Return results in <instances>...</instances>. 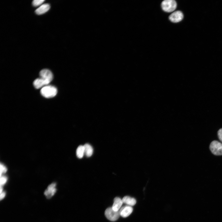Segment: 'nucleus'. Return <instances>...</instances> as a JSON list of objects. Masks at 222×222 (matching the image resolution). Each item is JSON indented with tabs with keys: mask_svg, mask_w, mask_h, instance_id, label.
<instances>
[{
	"mask_svg": "<svg viewBox=\"0 0 222 222\" xmlns=\"http://www.w3.org/2000/svg\"><path fill=\"white\" fill-rule=\"evenodd\" d=\"M56 88L52 86H47L42 88L41 91V95L46 98H50L55 97L57 94Z\"/></svg>",
	"mask_w": 222,
	"mask_h": 222,
	"instance_id": "1",
	"label": "nucleus"
},
{
	"mask_svg": "<svg viewBox=\"0 0 222 222\" xmlns=\"http://www.w3.org/2000/svg\"><path fill=\"white\" fill-rule=\"evenodd\" d=\"M162 10L165 12L171 13L174 11L177 7V4L174 0H165L162 3Z\"/></svg>",
	"mask_w": 222,
	"mask_h": 222,
	"instance_id": "2",
	"label": "nucleus"
},
{
	"mask_svg": "<svg viewBox=\"0 0 222 222\" xmlns=\"http://www.w3.org/2000/svg\"><path fill=\"white\" fill-rule=\"evenodd\" d=\"M212 153L216 155H222V143L216 141H212L210 146Z\"/></svg>",
	"mask_w": 222,
	"mask_h": 222,
	"instance_id": "3",
	"label": "nucleus"
},
{
	"mask_svg": "<svg viewBox=\"0 0 222 222\" xmlns=\"http://www.w3.org/2000/svg\"><path fill=\"white\" fill-rule=\"evenodd\" d=\"M105 214L107 219L112 221L117 220L120 216L119 211H115L112 208V207L107 208L106 210Z\"/></svg>",
	"mask_w": 222,
	"mask_h": 222,
	"instance_id": "4",
	"label": "nucleus"
},
{
	"mask_svg": "<svg viewBox=\"0 0 222 222\" xmlns=\"http://www.w3.org/2000/svg\"><path fill=\"white\" fill-rule=\"evenodd\" d=\"M40 78L43 80L48 84L53 80V75L52 72L48 69H43L40 72Z\"/></svg>",
	"mask_w": 222,
	"mask_h": 222,
	"instance_id": "5",
	"label": "nucleus"
},
{
	"mask_svg": "<svg viewBox=\"0 0 222 222\" xmlns=\"http://www.w3.org/2000/svg\"><path fill=\"white\" fill-rule=\"evenodd\" d=\"M184 18L182 13L177 11L172 14L169 17V20L172 22L177 23L182 21Z\"/></svg>",
	"mask_w": 222,
	"mask_h": 222,
	"instance_id": "6",
	"label": "nucleus"
},
{
	"mask_svg": "<svg viewBox=\"0 0 222 222\" xmlns=\"http://www.w3.org/2000/svg\"><path fill=\"white\" fill-rule=\"evenodd\" d=\"M133 208L130 206L126 205L121 208L119 212L120 215L123 217L128 216L132 212Z\"/></svg>",
	"mask_w": 222,
	"mask_h": 222,
	"instance_id": "7",
	"label": "nucleus"
},
{
	"mask_svg": "<svg viewBox=\"0 0 222 222\" xmlns=\"http://www.w3.org/2000/svg\"><path fill=\"white\" fill-rule=\"evenodd\" d=\"M56 185L53 183L50 185L45 192V195L48 198L51 197L56 193Z\"/></svg>",
	"mask_w": 222,
	"mask_h": 222,
	"instance_id": "8",
	"label": "nucleus"
},
{
	"mask_svg": "<svg viewBox=\"0 0 222 222\" xmlns=\"http://www.w3.org/2000/svg\"><path fill=\"white\" fill-rule=\"evenodd\" d=\"M123 203L122 200L120 198L116 197L114 200V202L112 207V208L115 211H119L121 208Z\"/></svg>",
	"mask_w": 222,
	"mask_h": 222,
	"instance_id": "9",
	"label": "nucleus"
},
{
	"mask_svg": "<svg viewBox=\"0 0 222 222\" xmlns=\"http://www.w3.org/2000/svg\"><path fill=\"white\" fill-rule=\"evenodd\" d=\"M50 6L49 4H44L37 9L35 13L37 15H42L47 12L50 9Z\"/></svg>",
	"mask_w": 222,
	"mask_h": 222,
	"instance_id": "10",
	"label": "nucleus"
},
{
	"mask_svg": "<svg viewBox=\"0 0 222 222\" xmlns=\"http://www.w3.org/2000/svg\"><path fill=\"white\" fill-rule=\"evenodd\" d=\"M34 87L37 89H40L47 85V83L41 78L37 79L35 80L33 83Z\"/></svg>",
	"mask_w": 222,
	"mask_h": 222,
	"instance_id": "11",
	"label": "nucleus"
},
{
	"mask_svg": "<svg viewBox=\"0 0 222 222\" xmlns=\"http://www.w3.org/2000/svg\"><path fill=\"white\" fill-rule=\"evenodd\" d=\"M122 200L123 203L131 206L135 205L136 202L134 198L128 196L124 197Z\"/></svg>",
	"mask_w": 222,
	"mask_h": 222,
	"instance_id": "12",
	"label": "nucleus"
},
{
	"mask_svg": "<svg viewBox=\"0 0 222 222\" xmlns=\"http://www.w3.org/2000/svg\"><path fill=\"white\" fill-rule=\"evenodd\" d=\"M85 155L88 157L92 156L93 154V149L92 147L89 144L87 143L84 145Z\"/></svg>",
	"mask_w": 222,
	"mask_h": 222,
	"instance_id": "13",
	"label": "nucleus"
},
{
	"mask_svg": "<svg viewBox=\"0 0 222 222\" xmlns=\"http://www.w3.org/2000/svg\"><path fill=\"white\" fill-rule=\"evenodd\" d=\"M76 155L80 159L83 158L85 155V150L84 146L80 145L77 148L76 150Z\"/></svg>",
	"mask_w": 222,
	"mask_h": 222,
	"instance_id": "14",
	"label": "nucleus"
},
{
	"mask_svg": "<svg viewBox=\"0 0 222 222\" xmlns=\"http://www.w3.org/2000/svg\"><path fill=\"white\" fill-rule=\"evenodd\" d=\"M45 1L44 0H34L32 4L33 6L37 7L41 5Z\"/></svg>",
	"mask_w": 222,
	"mask_h": 222,
	"instance_id": "15",
	"label": "nucleus"
},
{
	"mask_svg": "<svg viewBox=\"0 0 222 222\" xmlns=\"http://www.w3.org/2000/svg\"><path fill=\"white\" fill-rule=\"evenodd\" d=\"M1 186H3L7 182V178L5 176L1 177Z\"/></svg>",
	"mask_w": 222,
	"mask_h": 222,
	"instance_id": "16",
	"label": "nucleus"
},
{
	"mask_svg": "<svg viewBox=\"0 0 222 222\" xmlns=\"http://www.w3.org/2000/svg\"><path fill=\"white\" fill-rule=\"evenodd\" d=\"M7 169L6 167L3 165L1 164V177L3 173H5L7 171Z\"/></svg>",
	"mask_w": 222,
	"mask_h": 222,
	"instance_id": "17",
	"label": "nucleus"
},
{
	"mask_svg": "<svg viewBox=\"0 0 222 222\" xmlns=\"http://www.w3.org/2000/svg\"><path fill=\"white\" fill-rule=\"evenodd\" d=\"M218 135L219 139L222 142V128L218 130Z\"/></svg>",
	"mask_w": 222,
	"mask_h": 222,
	"instance_id": "18",
	"label": "nucleus"
},
{
	"mask_svg": "<svg viewBox=\"0 0 222 222\" xmlns=\"http://www.w3.org/2000/svg\"><path fill=\"white\" fill-rule=\"evenodd\" d=\"M6 195V193L5 192L3 191L1 193V200H2L4 199Z\"/></svg>",
	"mask_w": 222,
	"mask_h": 222,
	"instance_id": "19",
	"label": "nucleus"
}]
</instances>
